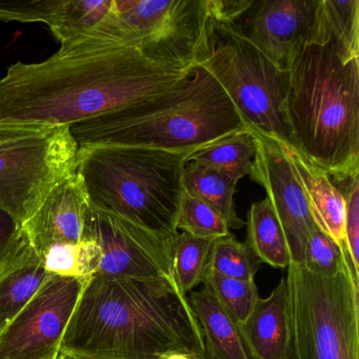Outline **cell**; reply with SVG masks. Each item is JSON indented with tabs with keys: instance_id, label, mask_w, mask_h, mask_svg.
Here are the masks:
<instances>
[{
	"instance_id": "1",
	"label": "cell",
	"mask_w": 359,
	"mask_h": 359,
	"mask_svg": "<svg viewBox=\"0 0 359 359\" xmlns=\"http://www.w3.org/2000/svg\"><path fill=\"white\" fill-rule=\"evenodd\" d=\"M193 67L138 48L72 39L43 62L8 67L0 79V123L70 127L163 93Z\"/></svg>"
},
{
	"instance_id": "2",
	"label": "cell",
	"mask_w": 359,
	"mask_h": 359,
	"mask_svg": "<svg viewBox=\"0 0 359 359\" xmlns=\"http://www.w3.org/2000/svg\"><path fill=\"white\" fill-rule=\"evenodd\" d=\"M60 352L90 359H161L171 353L205 358L196 317L174 277H90Z\"/></svg>"
},
{
	"instance_id": "3",
	"label": "cell",
	"mask_w": 359,
	"mask_h": 359,
	"mask_svg": "<svg viewBox=\"0 0 359 359\" xmlns=\"http://www.w3.org/2000/svg\"><path fill=\"white\" fill-rule=\"evenodd\" d=\"M69 129L79 148L134 147L193 153L248 128L219 83L196 65L168 91Z\"/></svg>"
},
{
	"instance_id": "4",
	"label": "cell",
	"mask_w": 359,
	"mask_h": 359,
	"mask_svg": "<svg viewBox=\"0 0 359 359\" xmlns=\"http://www.w3.org/2000/svg\"><path fill=\"white\" fill-rule=\"evenodd\" d=\"M285 102L292 147L334 182L359 176V60L332 41L304 46L289 71Z\"/></svg>"
},
{
	"instance_id": "5",
	"label": "cell",
	"mask_w": 359,
	"mask_h": 359,
	"mask_svg": "<svg viewBox=\"0 0 359 359\" xmlns=\"http://www.w3.org/2000/svg\"><path fill=\"white\" fill-rule=\"evenodd\" d=\"M192 153L134 147L79 148L75 173L90 205L163 238L175 236L182 174Z\"/></svg>"
},
{
	"instance_id": "6",
	"label": "cell",
	"mask_w": 359,
	"mask_h": 359,
	"mask_svg": "<svg viewBox=\"0 0 359 359\" xmlns=\"http://www.w3.org/2000/svg\"><path fill=\"white\" fill-rule=\"evenodd\" d=\"M197 65L219 83L248 129L292 146L285 114L289 71L266 58L238 24L212 18Z\"/></svg>"
},
{
	"instance_id": "7",
	"label": "cell",
	"mask_w": 359,
	"mask_h": 359,
	"mask_svg": "<svg viewBox=\"0 0 359 359\" xmlns=\"http://www.w3.org/2000/svg\"><path fill=\"white\" fill-rule=\"evenodd\" d=\"M292 358L359 359V270L331 275L290 262L285 277Z\"/></svg>"
},
{
	"instance_id": "8",
	"label": "cell",
	"mask_w": 359,
	"mask_h": 359,
	"mask_svg": "<svg viewBox=\"0 0 359 359\" xmlns=\"http://www.w3.org/2000/svg\"><path fill=\"white\" fill-rule=\"evenodd\" d=\"M211 20L210 0H113L106 18L79 39L138 48L156 60L193 67Z\"/></svg>"
},
{
	"instance_id": "9",
	"label": "cell",
	"mask_w": 359,
	"mask_h": 359,
	"mask_svg": "<svg viewBox=\"0 0 359 359\" xmlns=\"http://www.w3.org/2000/svg\"><path fill=\"white\" fill-rule=\"evenodd\" d=\"M77 152L69 127L0 144V210L22 226L52 189L74 173Z\"/></svg>"
},
{
	"instance_id": "10",
	"label": "cell",
	"mask_w": 359,
	"mask_h": 359,
	"mask_svg": "<svg viewBox=\"0 0 359 359\" xmlns=\"http://www.w3.org/2000/svg\"><path fill=\"white\" fill-rule=\"evenodd\" d=\"M88 279L50 274L0 331V359H55Z\"/></svg>"
},
{
	"instance_id": "11",
	"label": "cell",
	"mask_w": 359,
	"mask_h": 359,
	"mask_svg": "<svg viewBox=\"0 0 359 359\" xmlns=\"http://www.w3.org/2000/svg\"><path fill=\"white\" fill-rule=\"evenodd\" d=\"M81 241L95 247L98 266L94 275L114 278L173 277L172 239L118 216L90 207Z\"/></svg>"
},
{
	"instance_id": "12",
	"label": "cell",
	"mask_w": 359,
	"mask_h": 359,
	"mask_svg": "<svg viewBox=\"0 0 359 359\" xmlns=\"http://www.w3.org/2000/svg\"><path fill=\"white\" fill-rule=\"evenodd\" d=\"M252 133L256 152L250 177L266 191L285 234L292 264H302L306 243L316 228L306 193L283 144Z\"/></svg>"
},
{
	"instance_id": "13",
	"label": "cell",
	"mask_w": 359,
	"mask_h": 359,
	"mask_svg": "<svg viewBox=\"0 0 359 359\" xmlns=\"http://www.w3.org/2000/svg\"><path fill=\"white\" fill-rule=\"evenodd\" d=\"M316 5L317 0H255L245 34L275 66L290 71L306 45Z\"/></svg>"
},
{
	"instance_id": "14",
	"label": "cell",
	"mask_w": 359,
	"mask_h": 359,
	"mask_svg": "<svg viewBox=\"0 0 359 359\" xmlns=\"http://www.w3.org/2000/svg\"><path fill=\"white\" fill-rule=\"evenodd\" d=\"M90 207L85 188L74 172L52 189L32 217L22 224L27 241L41 258L55 248L77 247Z\"/></svg>"
},
{
	"instance_id": "15",
	"label": "cell",
	"mask_w": 359,
	"mask_h": 359,
	"mask_svg": "<svg viewBox=\"0 0 359 359\" xmlns=\"http://www.w3.org/2000/svg\"><path fill=\"white\" fill-rule=\"evenodd\" d=\"M241 337L251 359H291L292 334L285 278L272 293L259 298L241 323Z\"/></svg>"
},
{
	"instance_id": "16",
	"label": "cell",
	"mask_w": 359,
	"mask_h": 359,
	"mask_svg": "<svg viewBox=\"0 0 359 359\" xmlns=\"http://www.w3.org/2000/svg\"><path fill=\"white\" fill-rule=\"evenodd\" d=\"M308 199L311 215L319 230L338 245H344L346 201L329 174L299 151L283 144Z\"/></svg>"
},
{
	"instance_id": "17",
	"label": "cell",
	"mask_w": 359,
	"mask_h": 359,
	"mask_svg": "<svg viewBox=\"0 0 359 359\" xmlns=\"http://www.w3.org/2000/svg\"><path fill=\"white\" fill-rule=\"evenodd\" d=\"M188 300L203 335L205 358L251 359L238 323L208 287L191 292Z\"/></svg>"
},
{
	"instance_id": "18",
	"label": "cell",
	"mask_w": 359,
	"mask_h": 359,
	"mask_svg": "<svg viewBox=\"0 0 359 359\" xmlns=\"http://www.w3.org/2000/svg\"><path fill=\"white\" fill-rule=\"evenodd\" d=\"M50 274L24 233L20 249L0 274V331L34 297Z\"/></svg>"
},
{
	"instance_id": "19",
	"label": "cell",
	"mask_w": 359,
	"mask_h": 359,
	"mask_svg": "<svg viewBox=\"0 0 359 359\" xmlns=\"http://www.w3.org/2000/svg\"><path fill=\"white\" fill-rule=\"evenodd\" d=\"M329 41L342 62L359 60V0H317L306 45Z\"/></svg>"
},
{
	"instance_id": "20",
	"label": "cell",
	"mask_w": 359,
	"mask_h": 359,
	"mask_svg": "<svg viewBox=\"0 0 359 359\" xmlns=\"http://www.w3.org/2000/svg\"><path fill=\"white\" fill-rule=\"evenodd\" d=\"M238 180L228 174L197 161H187L182 174L184 192L213 208L230 229H241L245 222L238 217L234 195Z\"/></svg>"
},
{
	"instance_id": "21",
	"label": "cell",
	"mask_w": 359,
	"mask_h": 359,
	"mask_svg": "<svg viewBox=\"0 0 359 359\" xmlns=\"http://www.w3.org/2000/svg\"><path fill=\"white\" fill-rule=\"evenodd\" d=\"M247 245L260 262L275 269H287L290 259L287 241L269 199L252 203L248 213Z\"/></svg>"
},
{
	"instance_id": "22",
	"label": "cell",
	"mask_w": 359,
	"mask_h": 359,
	"mask_svg": "<svg viewBox=\"0 0 359 359\" xmlns=\"http://www.w3.org/2000/svg\"><path fill=\"white\" fill-rule=\"evenodd\" d=\"M255 152L253 133L243 129L195 151L188 161L205 163L239 180L251 173Z\"/></svg>"
},
{
	"instance_id": "23",
	"label": "cell",
	"mask_w": 359,
	"mask_h": 359,
	"mask_svg": "<svg viewBox=\"0 0 359 359\" xmlns=\"http://www.w3.org/2000/svg\"><path fill=\"white\" fill-rule=\"evenodd\" d=\"M214 239L198 238L180 231L172 238L174 280L186 295L203 283Z\"/></svg>"
},
{
	"instance_id": "24",
	"label": "cell",
	"mask_w": 359,
	"mask_h": 359,
	"mask_svg": "<svg viewBox=\"0 0 359 359\" xmlns=\"http://www.w3.org/2000/svg\"><path fill=\"white\" fill-rule=\"evenodd\" d=\"M260 260L245 243L233 234L214 241L209 257V270L238 280L255 281Z\"/></svg>"
},
{
	"instance_id": "25",
	"label": "cell",
	"mask_w": 359,
	"mask_h": 359,
	"mask_svg": "<svg viewBox=\"0 0 359 359\" xmlns=\"http://www.w3.org/2000/svg\"><path fill=\"white\" fill-rule=\"evenodd\" d=\"M73 0H10L0 1V22L47 25L52 34L66 26Z\"/></svg>"
},
{
	"instance_id": "26",
	"label": "cell",
	"mask_w": 359,
	"mask_h": 359,
	"mask_svg": "<svg viewBox=\"0 0 359 359\" xmlns=\"http://www.w3.org/2000/svg\"><path fill=\"white\" fill-rule=\"evenodd\" d=\"M203 285L217 298L238 325L248 318L259 299L255 281L238 280L208 270Z\"/></svg>"
},
{
	"instance_id": "27",
	"label": "cell",
	"mask_w": 359,
	"mask_h": 359,
	"mask_svg": "<svg viewBox=\"0 0 359 359\" xmlns=\"http://www.w3.org/2000/svg\"><path fill=\"white\" fill-rule=\"evenodd\" d=\"M176 230L198 238L218 239L230 234L226 220L201 199L184 192Z\"/></svg>"
},
{
	"instance_id": "28",
	"label": "cell",
	"mask_w": 359,
	"mask_h": 359,
	"mask_svg": "<svg viewBox=\"0 0 359 359\" xmlns=\"http://www.w3.org/2000/svg\"><path fill=\"white\" fill-rule=\"evenodd\" d=\"M348 260L346 245H338L316 226L306 243L302 264L317 274L331 276L344 269Z\"/></svg>"
},
{
	"instance_id": "29",
	"label": "cell",
	"mask_w": 359,
	"mask_h": 359,
	"mask_svg": "<svg viewBox=\"0 0 359 359\" xmlns=\"http://www.w3.org/2000/svg\"><path fill=\"white\" fill-rule=\"evenodd\" d=\"M346 197L344 245L353 266L359 270V180L350 178L335 182Z\"/></svg>"
},
{
	"instance_id": "30",
	"label": "cell",
	"mask_w": 359,
	"mask_h": 359,
	"mask_svg": "<svg viewBox=\"0 0 359 359\" xmlns=\"http://www.w3.org/2000/svg\"><path fill=\"white\" fill-rule=\"evenodd\" d=\"M22 241V226L9 214L0 210V274L15 255Z\"/></svg>"
},
{
	"instance_id": "31",
	"label": "cell",
	"mask_w": 359,
	"mask_h": 359,
	"mask_svg": "<svg viewBox=\"0 0 359 359\" xmlns=\"http://www.w3.org/2000/svg\"><path fill=\"white\" fill-rule=\"evenodd\" d=\"M51 127H43L35 125H10V123H0V144H6L12 140H20L34 135L39 132L45 131Z\"/></svg>"
},
{
	"instance_id": "32",
	"label": "cell",
	"mask_w": 359,
	"mask_h": 359,
	"mask_svg": "<svg viewBox=\"0 0 359 359\" xmlns=\"http://www.w3.org/2000/svg\"><path fill=\"white\" fill-rule=\"evenodd\" d=\"M161 359H196L190 355L184 354V353H171V354L165 355L161 357Z\"/></svg>"
},
{
	"instance_id": "33",
	"label": "cell",
	"mask_w": 359,
	"mask_h": 359,
	"mask_svg": "<svg viewBox=\"0 0 359 359\" xmlns=\"http://www.w3.org/2000/svg\"><path fill=\"white\" fill-rule=\"evenodd\" d=\"M55 359H90V358H83V357L71 356V355L65 354V353H62V352H58L57 356L55 357Z\"/></svg>"
},
{
	"instance_id": "34",
	"label": "cell",
	"mask_w": 359,
	"mask_h": 359,
	"mask_svg": "<svg viewBox=\"0 0 359 359\" xmlns=\"http://www.w3.org/2000/svg\"><path fill=\"white\" fill-rule=\"evenodd\" d=\"M196 359H207V358H196Z\"/></svg>"
}]
</instances>
